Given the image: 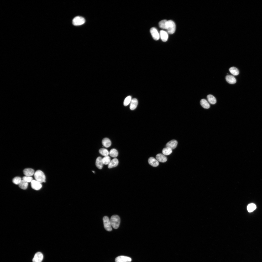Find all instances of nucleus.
<instances>
[{
  "label": "nucleus",
  "instance_id": "obj_1",
  "mask_svg": "<svg viewBox=\"0 0 262 262\" xmlns=\"http://www.w3.org/2000/svg\"><path fill=\"white\" fill-rule=\"evenodd\" d=\"M111 226L115 229H117L119 227L121 222L120 217L117 215H114L111 217L110 219Z\"/></svg>",
  "mask_w": 262,
  "mask_h": 262
},
{
  "label": "nucleus",
  "instance_id": "obj_2",
  "mask_svg": "<svg viewBox=\"0 0 262 262\" xmlns=\"http://www.w3.org/2000/svg\"><path fill=\"white\" fill-rule=\"evenodd\" d=\"M34 177L36 180L41 183L46 182L45 174L41 170H38L36 171L34 174Z\"/></svg>",
  "mask_w": 262,
  "mask_h": 262
},
{
  "label": "nucleus",
  "instance_id": "obj_3",
  "mask_svg": "<svg viewBox=\"0 0 262 262\" xmlns=\"http://www.w3.org/2000/svg\"><path fill=\"white\" fill-rule=\"evenodd\" d=\"M176 25L174 22L172 20L168 21L167 30L168 33L170 34H173L175 31Z\"/></svg>",
  "mask_w": 262,
  "mask_h": 262
},
{
  "label": "nucleus",
  "instance_id": "obj_4",
  "mask_svg": "<svg viewBox=\"0 0 262 262\" xmlns=\"http://www.w3.org/2000/svg\"><path fill=\"white\" fill-rule=\"evenodd\" d=\"M104 225L105 229L107 231H111L112 230L110 220L107 216H105L103 218Z\"/></svg>",
  "mask_w": 262,
  "mask_h": 262
},
{
  "label": "nucleus",
  "instance_id": "obj_5",
  "mask_svg": "<svg viewBox=\"0 0 262 262\" xmlns=\"http://www.w3.org/2000/svg\"><path fill=\"white\" fill-rule=\"evenodd\" d=\"M85 22L84 19L81 16H77L75 17L72 21L73 24L75 26H78L83 25Z\"/></svg>",
  "mask_w": 262,
  "mask_h": 262
},
{
  "label": "nucleus",
  "instance_id": "obj_6",
  "mask_svg": "<svg viewBox=\"0 0 262 262\" xmlns=\"http://www.w3.org/2000/svg\"><path fill=\"white\" fill-rule=\"evenodd\" d=\"M131 261L132 259L130 257L123 256H118L115 259V261L116 262H130Z\"/></svg>",
  "mask_w": 262,
  "mask_h": 262
},
{
  "label": "nucleus",
  "instance_id": "obj_7",
  "mask_svg": "<svg viewBox=\"0 0 262 262\" xmlns=\"http://www.w3.org/2000/svg\"><path fill=\"white\" fill-rule=\"evenodd\" d=\"M150 32L154 40H159L160 35L156 28L154 27L151 28L150 29Z\"/></svg>",
  "mask_w": 262,
  "mask_h": 262
},
{
  "label": "nucleus",
  "instance_id": "obj_8",
  "mask_svg": "<svg viewBox=\"0 0 262 262\" xmlns=\"http://www.w3.org/2000/svg\"><path fill=\"white\" fill-rule=\"evenodd\" d=\"M31 186L32 189L36 190H39L42 187L41 183L35 180L31 182Z\"/></svg>",
  "mask_w": 262,
  "mask_h": 262
},
{
  "label": "nucleus",
  "instance_id": "obj_9",
  "mask_svg": "<svg viewBox=\"0 0 262 262\" xmlns=\"http://www.w3.org/2000/svg\"><path fill=\"white\" fill-rule=\"evenodd\" d=\"M43 258V255L40 252L36 253L33 258V262H41Z\"/></svg>",
  "mask_w": 262,
  "mask_h": 262
},
{
  "label": "nucleus",
  "instance_id": "obj_10",
  "mask_svg": "<svg viewBox=\"0 0 262 262\" xmlns=\"http://www.w3.org/2000/svg\"><path fill=\"white\" fill-rule=\"evenodd\" d=\"M178 144L177 141L175 140H172L168 142L166 144L167 147H169L172 150L176 148Z\"/></svg>",
  "mask_w": 262,
  "mask_h": 262
},
{
  "label": "nucleus",
  "instance_id": "obj_11",
  "mask_svg": "<svg viewBox=\"0 0 262 262\" xmlns=\"http://www.w3.org/2000/svg\"><path fill=\"white\" fill-rule=\"evenodd\" d=\"M156 158L158 162L162 163L166 162L167 160V157L165 155L161 153L157 154Z\"/></svg>",
  "mask_w": 262,
  "mask_h": 262
},
{
  "label": "nucleus",
  "instance_id": "obj_12",
  "mask_svg": "<svg viewBox=\"0 0 262 262\" xmlns=\"http://www.w3.org/2000/svg\"><path fill=\"white\" fill-rule=\"evenodd\" d=\"M148 162L150 165L154 167H157L159 165L157 159L153 157H150L149 158Z\"/></svg>",
  "mask_w": 262,
  "mask_h": 262
},
{
  "label": "nucleus",
  "instance_id": "obj_13",
  "mask_svg": "<svg viewBox=\"0 0 262 262\" xmlns=\"http://www.w3.org/2000/svg\"><path fill=\"white\" fill-rule=\"evenodd\" d=\"M138 104V101L136 99H132L130 103V110H135Z\"/></svg>",
  "mask_w": 262,
  "mask_h": 262
},
{
  "label": "nucleus",
  "instance_id": "obj_14",
  "mask_svg": "<svg viewBox=\"0 0 262 262\" xmlns=\"http://www.w3.org/2000/svg\"><path fill=\"white\" fill-rule=\"evenodd\" d=\"M102 159L103 158L101 157H99L97 158L96 160V165L97 167L100 169H101L103 168L104 165L102 161Z\"/></svg>",
  "mask_w": 262,
  "mask_h": 262
},
{
  "label": "nucleus",
  "instance_id": "obj_15",
  "mask_svg": "<svg viewBox=\"0 0 262 262\" xmlns=\"http://www.w3.org/2000/svg\"><path fill=\"white\" fill-rule=\"evenodd\" d=\"M23 172L25 175L28 177H31L33 176L35 173L34 170L33 169L30 168L24 169Z\"/></svg>",
  "mask_w": 262,
  "mask_h": 262
},
{
  "label": "nucleus",
  "instance_id": "obj_16",
  "mask_svg": "<svg viewBox=\"0 0 262 262\" xmlns=\"http://www.w3.org/2000/svg\"><path fill=\"white\" fill-rule=\"evenodd\" d=\"M119 162L118 160L116 158H114L111 161L108 165V168H111L115 167L117 166L118 165Z\"/></svg>",
  "mask_w": 262,
  "mask_h": 262
},
{
  "label": "nucleus",
  "instance_id": "obj_17",
  "mask_svg": "<svg viewBox=\"0 0 262 262\" xmlns=\"http://www.w3.org/2000/svg\"><path fill=\"white\" fill-rule=\"evenodd\" d=\"M225 79L227 82L230 84H234L236 82V80L235 78L231 75L226 76Z\"/></svg>",
  "mask_w": 262,
  "mask_h": 262
},
{
  "label": "nucleus",
  "instance_id": "obj_18",
  "mask_svg": "<svg viewBox=\"0 0 262 262\" xmlns=\"http://www.w3.org/2000/svg\"><path fill=\"white\" fill-rule=\"evenodd\" d=\"M160 36L163 41L166 42L167 41L168 35L166 32L163 30L161 31H160Z\"/></svg>",
  "mask_w": 262,
  "mask_h": 262
},
{
  "label": "nucleus",
  "instance_id": "obj_19",
  "mask_svg": "<svg viewBox=\"0 0 262 262\" xmlns=\"http://www.w3.org/2000/svg\"><path fill=\"white\" fill-rule=\"evenodd\" d=\"M200 103L201 106L204 108L208 109L210 107V104L208 101L205 99H203L201 100L200 101Z\"/></svg>",
  "mask_w": 262,
  "mask_h": 262
},
{
  "label": "nucleus",
  "instance_id": "obj_20",
  "mask_svg": "<svg viewBox=\"0 0 262 262\" xmlns=\"http://www.w3.org/2000/svg\"><path fill=\"white\" fill-rule=\"evenodd\" d=\"M102 143L104 147L107 148L111 146V143L110 139L107 138H105L102 141Z\"/></svg>",
  "mask_w": 262,
  "mask_h": 262
},
{
  "label": "nucleus",
  "instance_id": "obj_21",
  "mask_svg": "<svg viewBox=\"0 0 262 262\" xmlns=\"http://www.w3.org/2000/svg\"><path fill=\"white\" fill-rule=\"evenodd\" d=\"M207 98L209 103L212 105H214L216 102V100L215 98L213 95L209 94L207 96Z\"/></svg>",
  "mask_w": 262,
  "mask_h": 262
},
{
  "label": "nucleus",
  "instance_id": "obj_22",
  "mask_svg": "<svg viewBox=\"0 0 262 262\" xmlns=\"http://www.w3.org/2000/svg\"><path fill=\"white\" fill-rule=\"evenodd\" d=\"M229 70L231 73L234 76H237L239 74L238 69L236 67H232L230 68Z\"/></svg>",
  "mask_w": 262,
  "mask_h": 262
},
{
  "label": "nucleus",
  "instance_id": "obj_23",
  "mask_svg": "<svg viewBox=\"0 0 262 262\" xmlns=\"http://www.w3.org/2000/svg\"><path fill=\"white\" fill-rule=\"evenodd\" d=\"M168 21L166 20H163L159 23V26L160 28L167 30Z\"/></svg>",
  "mask_w": 262,
  "mask_h": 262
},
{
  "label": "nucleus",
  "instance_id": "obj_24",
  "mask_svg": "<svg viewBox=\"0 0 262 262\" xmlns=\"http://www.w3.org/2000/svg\"><path fill=\"white\" fill-rule=\"evenodd\" d=\"M109 154L112 157H116L118 156V152L117 150L113 149L110 150L109 152Z\"/></svg>",
  "mask_w": 262,
  "mask_h": 262
},
{
  "label": "nucleus",
  "instance_id": "obj_25",
  "mask_svg": "<svg viewBox=\"0 0 262 262\" xmlns=\"http://www.w3.org/2000/svg\"><path fill=\"white\" fill-rule=\"evenodd\" d=\"M28 183L23 180H22L19 184V187L23 190H25L28 187Z\"/></svg>",
  "mask_w": 262,
  "mask_h": 262
},
{
  "label": "nucleus",
  "instance_id": "obj_26",
  "mask_svg": "<svg viewBox=\"0 0 262 262\" xmlns=\"http://www.w3.org/2000/svg\"><path fill=\"white\" fill-rule=\"evenodd\" d=\"M172 149L168 147L164 148L162 151V153L165 155H170L172 153Z\"/></svg>",
  "mask_w": 262,
  "mask_h": 262
},
{
  "label": "nucleus",
  "instance_id": "obj_27",
  "mask_svg": "<svg viewBox=\"0 0 262 262\" xmlns=\"http://www.w3.org/2000/svg\"><path fill=\"white\" fill-rule=\"evenodd\" d=\"M256 208V206L254 204L251 203L250 204L247 206V210L249 212H251L254 210Z\"/></svg>",
  "mask_w": 262,
  "mask_h": 262
},
{
  "label": "nucleus",
  "instance_id": "obj_28",
  "mask_svg": "<svg viewBox=\"0 0 262 262\" xmlns=\"http://www.w3.org/2000/svg\"><path fill=\"white\" fill-rule=\"evenodd\" d=\"M100 153L102 155L106 156H108L109 154V152L106 149L101 148L99 151Z\"/></svg>",
  "mask_w": 262,
  "mask_h": 262
},
{
  "label": "nucleus",
  "instance_id": "obj_29",
  "mask_svg": "<svg viewBox=\"0 0 262 262\" xmlns=\"http://www.w3.org/2000/svg\"><path fill=\"white\" fill-rule=\"evenodd\" d=\"M102 161L104 165H108L110 162L111 160L110 157L108 156H105L102 159Z\"/></svg>",
  "mask_w": 262,
  "mask_h": 262
},
{
  "label": "nucleus",
  "instance_id": "obj_30",
  "mask_svg": "<svg viewBox=\"0 0 262 262\" xmlns=\"http://www.w3.org/2000/svg\"><path fill=\"white\" fill-rule=\"evenodd\" d=\"M132 97L130 96H129L127 97L125 99L123 104L125 106L128 105L131 103L132 100Z\"/></svg>",
  "mask_w": 262,
  "mask_h": 262
},
{
  "label": "nucleus",
  "instance_id": "obj_31",
  "mask_svg": "<svg viewBox=\"0 0 262 262\" xmlns=\"http://www.w3.org/2000/svg\"><path fill=\"white\" fill-rule=\"evenodd\" d=\"M21 179L20 177H17L14 178L12 180V182L14 184L19 185L21 181Z\"/></svg>",
  "mask_w": 262,
  "mask_h": 262
},
{
  "label": "nucleus",
  "instance_id": "obj_32",
  "mask_svg": "<svg viewBox=\"0 0 262 262\" xmlns=\"http://www.w3.org/2000/svg\"><path fill=\"white\" fill-rule=\"evenodd\" d=\"M23 180L27 183L31 182L33 180V178L31 177L25 176L22 178Z\"/></svg>",
  "mask_w": 262,
  "mask_h": 262
},
{
  "label": "nucleus",
  "instance_id": "obj_33",
  "mask_svg": "<svg viewBox=\"0 0 262 262\" xmlns=\"http://www.w3.org/2000/svg\"><path fill=\"white\" fill-rule=\"evenodd\" d=\"M92 172H93V173H94L95 172L94 171H93Z\"/></svg>",
  "mask_w": 262,
  "mask_h": 262
},
{
  "label": "nucleus",
  "instance_id": "obj_34",
  "mask_svg": "<svg viewBox=\"0 0 262 262\" xmlns=\"http://www.w3.org/2000/svg\"></svg>",
  "mask_w": 262,
  "mask_h": 262
}]
</instances>
